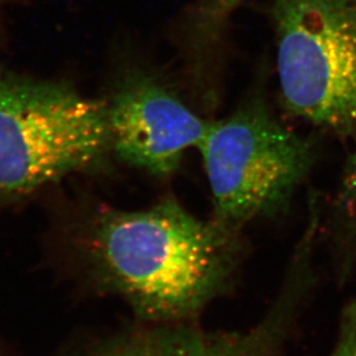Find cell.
I'll return each mask as SVG.
<instances>
[{"instance_id": "6da1fadb", "label": "cell", "mask_w": 356, "mask_h": 356, "mask_svg": "<svg viewBox=\"0 0 356 356\" xmlns=\"http://www.w3.org/2000/svg\"><path fill=\"white\" fill-rule=\"evenodd\" d=\"M72 223L65 242L76 277L147 324L195 322L232 287L243 261L242 233L174 199L140 211L101 206Z\"/></svg>"}, {"instance_id": "7a4b0ae2", "label": "cell", "mask_w": 356, "mask_h": 356, "mask_svg": "<svg viewBox=\"0 0 356 356\" xmlns=\"http://www.w3.org/2000/svg\"><path fill=\"white\" fill-rule=\"evenodd\" d=\"M103 99L0 64V205H17L110 153Z\"/></svg>"}, {"instance_id": "3957f363", "label": "cell", "mask_w": 356, "mask_h": 356, "mask_svg": "<svg viewBox=\"0 0 356 356\" xmlns=\"http://www.w3.org/2000/svg\"><path fill=\"white\" fill-rule=\"evenodd\" d=\"M198 149L212 192L211 219L238 233L287 206L312 160L307 139L284 127L261 95L211 123Z\"/></svg>"}, {"instance_id": "277c9868", "label": "cell", "mask_w": 356, "mask_h": 356, "mask_svg": "<svg viewBox=\"0 0 356 356\" xmlns=\"http://www.w3.org/2000/svg\"><path fill=\"white\" fill-rule=\"evenodd\" d=\"M281 101L333 134L356 131V0H273Z\"/></svg>"}, {"instance_id": "5b68a950", "label": "cell", "mask_w": 356, "mask_h": 356, "mask_svg": "<svg viewBox=\"0 0 356 356\" xmlns=\"http://www.w3.org/2000/svg\"><path fill=\"white\" fill-rule=\"evenodd\" d=\"M312 256L295 251L277 295L254 325L206 331L195 322L147 324L99 343L87 356H280L316 282Z\"/></svg>"}, {"instance_id": "8992f818", "label": "cell", "mask_w": 356, "mask_h": 356, "mask_svg": "<svg viewBox=\"0 0 356 356\" xmlns=\"http://www.w3.org/2000/svg\"><path fill=\"white\" fill-rule=\"evenodd\" d=\"M103 101L113 155L158 177L176 172L185 152L198 148L211 127L144 71L125 73Z\"/></svg>"}, {"instance_id": "52a82bcc", "label": "cell", "mask_w": 356, "mask_h": 356, "mask_svg": "<svg viewBox=\"0 0 356 356\" xmlns=\"http://www.w3.org/2000/svg\"><path fill=\"white\" fill-rule=\"evenodd\" d=\"M334 206L333 244L340 280H345L356 265V143L343 168Z\"/></svg>"}, {"instance_id": "ba28073f", "label": "cell", "mask_w": 356, "mask_h": 356, "mask_svg": "<svg viewBox=\"0 0 356 356\" xmlns=\"http://www.w3.org/2000/svg\"><path fill=\"white\" fill-rule=\"evenodd\" d=\"M244 0H198L192 15L193 51L206 54L219 42L227 21Z\"/></svg>"}, {"instance_id": "9c48e42d", "label": "cell", "mask_w": 356, "mask_h": 356, "mask_svg": "<svg viewBox=\"0 0 356 356\" xmlns=\"http://www.w3.org/2000/svg\"><path fill=\"white\" fill-rule=\"evenodd\" d=\"M331 356H356V298L343 309Z\"/></svg>"}]
</instances>
